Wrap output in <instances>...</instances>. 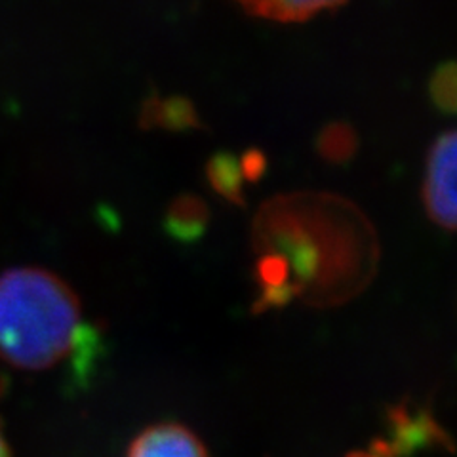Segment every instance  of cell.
I'll use <instances>...</instances> for the list:
<instances>
[{"mask_svg": "<svg viewBox=\"0 0 457 457\" xmlns=\"http://www.w3.org/2000/svg\"><path fill=\"white\" fill-rule=\"evenodd\" d=\"M347 457H403V455H396L393 452H389L385 448L379 440L371 442V446L368 450H361V452H353Z\"/></svg>", "mask_w": 457, "mask_h": 457, "instance_id": "obj_13", "label": "cell"}, {"mask_svg": "<svg viewBox=\"0 0 457 457\" xmlns=\"http://www.w3.org/2000/svg\"><path fill=\"white\" fill-rule=\"evenodd\" d=\"M126 457H210L204 442L179 423L151 425L130 442Z\"/></svg>", "mask_w": 457, "mask_h": 457, "instance_id": "obj_5", "label": "cell"}, {"mask_svg": "<svg viewBox=\"0 0 457 457\" xmlns=\"http://www.w3.org/2000/svg\"><path fill=\"white\" fill-rule=\"evenodd\" d=\"M356 149H359V136L347 122L328 124L317 137L319 154L332 164L349 162Z\"/></svg>", "mask_w": 457, "mask_h": 457, "instance_id": "obj_9", "label": "cell"}, {"mask_svg": "<svg viewBox=\"0 0 457 457\" xmlns=\"http://www.w3.org/2000/svg\"><path fill=\"white\" fill-rule=\"evenodd\" d=\"M0 457H10V446H8V440L4 436L3 427H0Z\"/></svg>", "mask_w": 457, "mask_h": 457, "instance_id": "obj_14", "label": "cell"}, {"mask_svg": "<svg viewBox=\"0 0 457 457\" xmlns=\"http://www.w3.org/2000/svg\"><path fill=\"white\" fill-rule=\"evenodd\" d=\"M145 120L153 126H162L168 130H189L200 128V117L195 105L183 97H170L162 102H153L145 109Z\"/></svg>", "mask_w": 457, "mask_h": 457, "instance_id": "obj_10", "label": "cell"}, {"mask_svg": "<svg viewBox=\"0 0 457 457\" xmlns=\"http://www.w3.org/2000/svg\"><path fill=\"white\" fill-rule=\"evenodd\" d=\"M421 198L433 223L457 231V128L440 134L428 149Z\"/></svg>", "mask_w": 457, "mask_h": 457, "instance_id": "obj_3", "label": "cell"}, {"mask_svg": "<svg viewBox=\"0 0 457 457\" xmlns=\"http://www.w3.org/2000/svg\"><path fill=\"white\" fill-rule=\"evenodd\" d=\"M240 162V170H242V176L248 183H255L260 181L265 174L267 170V156L263 151L260 149H250L238 159Z\"/></svg>", "mask_w": 457, "mask_h": 457, "instance_id": "obj_12", "label": "cell"}, {"mask_svg": "<svg viewBox=\"0 0 457 457\" xmlns=\"http://www.w3.org/2000/svg\"><path fill=\"white\" fill-rule=\"evenodd\" d=\"M255 18L277 23H303L322 12L336 10L347 0H235Z\"/></svg>", "mask_w": 457, "mask_h": 457, "instance_id": "obj_6", "label": "cell"}, {"mask_svg": "<svg viewBox=\"0 0 457 457\" xmlns=\"http://www.w3.org/2000/svg\"><path fill=\"white\" fill-rule=\"evenodd\" d=\"M378 440L389 452L403 457H410L420 450L450 446L446 433L431 413L413 406H398L393 410L387 436Z\"/></svg>", "mask_w": 457, "mask_h": 457, "instance_id": "obj_4", "label": "cell"}, {"mask_svg": "<svg viewBox=\"0 0 457 457\" xmlns=\"http://www.w3.org/2000/svg\"><path fill=\"white\" fill-rule=\"evenodd\" d=\"M210 221V210L206 203L196 195H181L171 200L168 206L164 227L171 238L183 245H191L203 238Z\"/></svg>", "mask_w": 457, "mask_h": 457, "instance_id": "obj_7", "label": "cell"}, {"mask_svg": "<svg viewBox=\"0 0 457 457\" xmlns=\"http://www.w3.org/2000/svg\"><path fill=\"white\" fill-rule=\"evenodd\" d=\"M206 179L210 187L223 200L235 206H245V176L233 153H216L206 164Z\"/></svg>", "mask_w": 457, "mask_h": 457, "instance_id": "obj_8", "label": "cell"}, {"mask_svg": "<svg viewBox=\"0 0 457 457\" xmlns=\"http://www.w3.org/2000/svg\"><path fill=\"white\" fill-rule=\"evenodd\" d=\"M428 96L438 111L457 114V62H446L435 71L428 80Z\"/></svg>", "mask_w": 457, "mask_h": 457, "instance_id": "obj_11", "label": "cell"}, {"mask_svg": "<svg viewBox=\"0 0 457 457\" xmlns=\"http://www.w3.org/2000/svg\"><path fill=\"white\" fill-rule=\"evenodd\" d=\"M94 328L79 294L42 267L0 273V361L21 371H48L92 351Z\"/></svg>", "mask_w": 457, "mask_h": 457, "instance_id": "obj_2", "label": "cell"}, {"mask_svg": "<svg viewBox=\"0 0 457 457\" xmlns=\"http://www.w3.org/2000/svg\"><path fill=\"white\" fill-rule=\"evenodd\" d=\"M378 242L366 218L332 195L278 196L253 223L255 309L302 297L314 305L345 302L374 275Z\"/></svg>", "mask_w": 457, "mask_h": 457, "instance_id": "obj_1", "label": "cell"}]
</instances>
